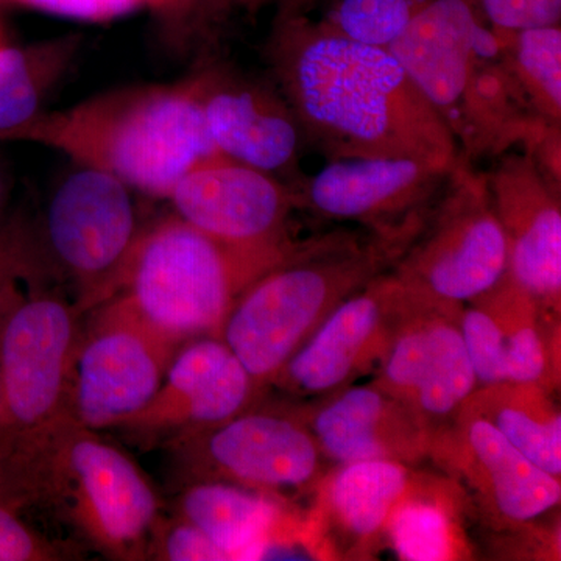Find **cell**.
I'll return each instance as SVG.
<instances>
[{"label": "cell", "mask_w": 561, "mask_h": 561, "mask_svg": "<svg viewBox=\"0 0 561 561\" xmlns=\"http://www.w3.org/2000/svg\"><path fill=\"white\" fill-rule=\"evenodd\" d=\"M268 61L302 136L330 161L412 158L446 171L460 164L451 133L387 47L284 7Z\"/></svg>", "instance_id": "6da1fadb"}, {"label": "cell", "mask_w": 561, "mask_h": 561, "mask_svg": "<svg viewBox=\"0 0 561 561\" xmlns=\"http://www.w3.org/2000/svg\"><path fill=\"white\" fill-rule=\"evenodd\" d=\"M387 49L451 133L467 164L530 149L552 125L530 108L496 32L468 0H431Z\"/></svg>", "instance_id": "7a4b0ae2"}, {"label": "cell", "mask_w": 561, "mask_h": 561, "mask_svg": "<svg viewBox=\"0 0 561 561\" xmlns=\"http://www.w3.org/2000/svg\"><path fill=\"white\" fill-rule=\"evenodd\" d=\"M11 140L41 144L125 184L169 198L173 186L214 146L192 81L125 88L70 108L41 113Z\"/></svg>", "instance_id": "3957f363"}, {"label": "cell", "mask_w": 561, "mask_h": 561, "mask_svg": "<svg viewBox=\"0 0 561 561\" xmlns=\"http://www.w3.org/2000/svg\"><path fill=\"white\" fill-rule=\"evenodd\" d=\"M405 249L408 243L364 230L306 239L291 256L242 291L220 339L267 397L295 351L345 298L390 271Z\"/></svg>", "instance_id": "277c9868"}, {"label": "cell", "mask_w": 561, "mask_h": 561, "mask_svg": "<svg viewBox=\"0 0 561 561\" xmlns=\"http://www.w3.org/2000/svg\"><path fill=\"white\" fill-rule=\"evenodd\" d=\"M7 478L14 504L51 505L103 556L149 559L160 501L135 461L99 432L65 420Z\"/></svg>", "instance_id": "5b68a950"}, {"label": "cell", "mask_w": 561, "mask_h": 561, "mask_svg": "<svg viewBox=\"0 0 561 561\" xmlns=\"http://www.w3.org/2000/svg\"><path fill=\"white\" fill-rule=\"evenodd\" d=\"M301 242L230 245L175 214L146 228L119 294L175 341L220 339L242 291L291 256Z\"/></svg>", "instance_id": "8992f818"}, {"label": "cell", "mask_w": 561, "mask_h": 561, "mask_svg": "<svg viewBox=\"0 0 561 561\" xmlns=\"http://www.w3.org/2000/svg\"><path fill=\"white\" fill-rule=\"evenodd\" d=\"M54 290L32 287L0 321V461L9 471L69 419L70 373L83 317Z\"/></svg>", "instance_id": "52a82bcc"}, {"label": "cell", "mask_w": 561, "mask_h": 561, "mask_svg": "<svg viewBox=\"0 0 561 561\" xmlns=\"http://www.w3.org/2000/svg\"><path fill=\"white\" fill-rule=\"evenodd\" d=\"M146 228L130 186L87 165L61 181L35 225L50 278L73 287L87 316L119 294Z\"/></svg>", "instance_id": "ba28073f"}, {"label": "cell", "mask_w": 561, "mask_h": 561, "mask_svg": "<svg viewBox=\"0 0 561 561\" xmlns=\"http://www.w3.org/2000/svg\"><path fill=\"white\" fill-rule=\"evenodd\" d=\"M165 446L184 483H232L290 504L312 494L330 468L300 416L267 397L249 411Z\"/></svg>", "instance_id": "9c48e42d"}, {"label": "cell", "mask_w": 561, "mask_h": 561, "mask_svg": "<svg viewBox=\"0 0 561 561\" xmlns=\"http://www.w3.org/2000/svg\"><path fill=\"white\" fill-rule=\"evenodd\" d=\"M413 294L467 305L504 279L508 247L486 173L461 161L415 239L391 267Z\"/></svg>", "instance_id": "30bf717a"}, {"label": "cell", "mask_w": 561, "mask_h": 561, "mask_svg": "<svg viewBox=\"0 0 561 561\" xmlns=\"http://www.w3.org/2000/svg\"><path fill=\"white\" fill-rule=\"evenodd\" d=\"M88 313L70 373L68 413L99 432L119 427L153 398L184 343L153 327L121 294Z\"/></svg>", "instance_id": "8fae6325"}, {"label": "cell", "mask_w": 561, "mask_h": 561, "mask_svg": "<svg viewBox=\"0 0 561 561\" xmlns=\"http://www.w3.org/2000/svg\"><path fill=\"white\" fill-rule=\"evenodd\" d=\"M461 306L408 289L389 345L371 375L373 382L416 413L432 437L451 426L478 390L461 337Z\"/></svg>", "instance_id": "7c38bea8"}, {"label": "cell", "mask_w": 561, "mask_h": 561, "mask_svg": "<svg viewBox=\"0 0 561 561\" xmlns=\"http://www.w3.org/2000/svg\"><path fill=\"white\" fill-rule=\"evenodd\" d=\"M454 171L412 158H348L328 162L295 192L298 208L321 219L409 245Z\"/></svg>", "instance_id": "4fadbf2b"}, {"label": "cell", "mask_w": 561, "mask_h": 561, "mask_svg": "<svg viewBox=\"0 0 561 561\" xmlns=\"http://www.w3.org/2000/svg\"><path fill=\"white\" fill-rule=\"evenodd\" d=\"M408 289L387 271L351 294L286 362L271 391L279 401L324 400L373 375L389 345Z\"/></svg>", "instance_id": "5bb4252c"}, {"label": "cell", "mask_w": 561, "mask_h": 561, "mask_svg": "<svg viewBox=\"0 0 561 561\" xmlns=\"http://www.w3.org/2000/svg\"><path fill=\"white\" fill-rule=\"evenodd\" d=\"M430 459L497 530L518 534L560 507V479L527 459L468 404L432 437Z\"/></svg>", "instance_id": "9a60e30c"}, {"label": "cell", "mask_w": 561, "mask_h": 561, "mask_svg": "<svg viewBox=\"0 0 561 561\" xmlns=\"http://www.w3.org/2000/svg\"><path fill=\"white\" fill-rule=\"evenodd\" d=\"M169 201L180 219L230 245L297 241L289 231L291 213L298 208L294 187L221 153L184 173Z\"/></svg>", "instance_id": "2e32d148"}, {"label": "cell", "mask_w": 561, "mask_h": 561, "mask_svg": "<svg viewBox=\"0 0 561 561\" xmlns=\"http://www.w3.org/2000/svg\"><path fill=\"white\" fill-rule=\"evenodd\" d=\"M486 181L507 239V275L546 316L560 320V190L546 180L526 147L497 157Z\"/></svg>", "instance_id": "e0dca14e"}, {"label": "cell", "mask_w": 561, "mask_h": 561, "mask_svg": "<svg viewBox=\"0 0 561 561\" xmlns=\"http://www.w3.org/2000/svg\"><path fill=\"white\" fill-rule=\"evenodd\" d=\"M264 398L227 343L198 337L181 346L153 398L119 427L165 443L224 423Z\"/></svg>", "instance_id": "ac0fdd59"}, {"label": "cell", "mask_w": 561, "mask_h": 561, "mask_svg": "<svg viewBox=\"0 0 561 561\" xmlns=\"http://www.w3.org/2000/svg\"><path fill=\"white\" fill-rule=\"evenodd\" d=\"M280 402L308 426L330 467L390 460L419 468L430 459L431 432L409 405L373 381L308 404Z\"/></svg>", "instance_id": "d6986e66"}, {"label": "cell", "mask_w": 561, "mask_h": 561, "mask_svg": "<svg viewBox=\"0 0 561 561\" xmlns=\"http://www.w3.org/2000/svg\"><path fill=\"white\" fill-rule=\"evenodd\" d=\"M413 468L400 461L334 465L313 490L302 516L305 541L319 559L367 560L383 546L391 508L408 489Z\"/></svg>", "instance_id": "ffe728a7"}, {"label": "cell", "mask_w": 561, "mask_h": 561, "mask_svg": "<svg viewBox=\"0 0 561 561\" xmlns=\"http://www.w3.org/2000/svg\"><path fill=\"white\" fill-rule=\"evenodd\" d=\"M191 81L221 154L273 176L295 168L302 131L283 95L227 70L206 69Z\"/></svg>", "instance_id": "44dd1931"}, {"label": "cell", "mask_w": 561, "mask_h": 561, "mask_svg": "<svg viewBox=\"0 0 561 561\" xmlns=\"http://www.w3.org/2000/svg\"><path fill=\"white\" fill-rule=\"evenodd\" d=\"M290 502L232 483H184L176 515L232 560H261L278 548L302 546V518Z\"/></svg>", "instance_id": "7402d4cb"}, {"label": "cell", "mask_w": 561, "mask_h": 561, "mask_svg": "<svg viewBox=\"0 0 561 561\" xmlns=\"http://www.w3.org/2000/svg\"><path fill=\"white\" fill-rule=\"evenodd\" d=\"M467 504V493L449 476L413 470L408 489L387 519L383 545L404 561L471 559V546L461 526Z\"/></svg>", "instance_id": "603a6c76"}, {"label": "cell", "mask_w": 561, "mask_h": 561, "mask_svg": "<svg viewBox=\"0 0 561 561\" xmlns=\"http://www.w3.org/2000/svg\"><path fill=\"white\" fill-rule=\"evenodd\" d=\"M472 301L485 306L500 327L507 382L537 383L556 391L560 383V320L546 316L508 275Z\"/></svg>", "instance_id": "cb8c5ba5"}, {"label": "cell", "mask_w": 561, "mask_h": 561, "mask_svg": "<svg viewBox=\"0 0 561 561\" xmlns=\"http://www.w3.org/2000/svg\"><path fill=\"white\" fill-rule=\"evenodd\" d=\"M553 393L537 383L479 387L467 404L552 478L561 479V415Z\"/></svg>", "instance_id": "d4e9b609"}, {"label": "cell", "mask_w": 561, "mask_h": 561, "mask_svg": "<svg viewBox=\"0 0 561 561\" xmlns=\"http://www.w3.org/2000/svg\"><path fill=\"white\" fill-rule=\"evenodd\" d=\"M77 36L27 49L0 47V140H11L43 111L41 103L79 49Z\"/></svg>", "instance_id": "484cf974"}, {"label": "cell", "mask_w": 561, "mask_h": 561, "mask_svg": "<svg viewBox=\"0 0 561 561\" xmlns=\"http://www.w3.org/2000/svg\"><path fill=\"white\" fill-rule=\"evenodd\" d=\"M505 60L534 113L546 124L561 125V27L497 31Z\"/></svg>", "instance_id": "4316f807"}, {"label": "cell", "mask_w": 561, "mask_h": 561, "mask_svg": "<svg viewBox=\"0 0 561 561\" xmlns=\"http://www.w3.org/2000/svg\"><path fill=\"white\" fill-rule=\"evenodd\" d=\"M313 2V0H311ZM309 2V3H311ZM320 18L335 32L370 46L389 47L431 0H328Z\"/></svg>", "instance_id": "83f0119b"}, {"label": "cell", "mask_w": 561, "mask_h": 561, "mask_svg": "<svg viewBox=\"0 0 561 561\" xmlns=\"http://www.w3.org/2000/svg\"><path fill=\"white\" fill-rule=\"evenodd\" d=\"M49 278L35 225L24 217L0 221V321L24 295L22 283L39 287Z\"/></svg>", "instance_id": "f1b7e54d"}, {"label": "cell", "mask_w": 561, "mask_h": 561, "mask_svg": "<svg viewBox=\"0 0 561 561\" xmlns=\"http://www.w3.org/2000/svg\"><path fill=\"white\" fill-rule=\"evenodd\" d=\"M460 331L478 389L507 382L504 339L489 309L479 301L461 306Z\"/></svg>", "instance_id": "f546056e"}, {"label": "cell", "mask_w": 561, "mask_h": 561, "mask_svg": "<svg viewBox=\"0 0 561 561\" xmlns=\"http://www.w3.org/2000/svg\"><path fill=\"white\" fill-rule=\"evenodd\" d=\"M149 559L161 561H228L213 541L179 516L158 519L149 546Z\"/></svg>", "instance_id": "4dcf8cb0"}, {"label": "cell", "mask_w": 561, "mask_h": 561, "mask_svg": "<svg viewBox=\"0 0 561 561\" xmlns=\"http://www.w3.org/2000/svg\"><path fill=\"white\" fill-rule=\"evenodd\" d=\"M476 13L491 28L522 31V28L559 25L561 0H468Z\"/></svg>", "instance_id": "1f68e13d"}, {"label": "cell", "mask_w": 561, "mask_h": 561, "mask_svg": "<svg viewBox=\"0 0 561 561\" xmlns=\"http://www.w3.org/2000/svg\"><path fill=\"white\" fill-rule=\"evenodd\" d=\"M68 559L57 545L22 522L14 505L0 502V561H57Z\"/></svg>", "instance_id": "d6a6232c"}, {"label": "cell", "mask_w": 561, "mask_h": 561, "mask_svg": "<svg viewBox=\"0 0 561 561\" xmlns=\"http://www.w3.org/2000/svg\"><path fill=\"white\" fill-rule=\"evenodd\" d=\"M31 9L73 18V20L103 22L116 20L142 5V0H0Z\"/></svg>", "instance_id": "836d02e7"}, {"label": "cell", "mask_w": 561, "mask_h": 561, "mask_svg": "<svg viewBox=\"0 0 561 561\" xmlns=\"http://www.w3.org/2000/svg\"><path fill=\"white\" fill-rule=\"evenodd\" d=\"M194 0H142V5H149L150 9L161 11V13H173L190 7Z\"/></svg>", "instance_id": "e575fe53"}, {"label": "cell", "mask_w": 561, "mask_h": 561, "mask_svg": "<svg viewBox=\"0 0 561 561\" xmlns=\"http://www.w3.org/2000/svg\"><path fill=\"white\" fill-rule=\"evenodd\" d=\"M0 502H7V504L14 505L11 500L9 481H7L5 470H3L2 461H0Z\"/></svg>", "instance_id": "d590c367"}, {"label": "cell", "mask_w": 561, "mask_h": 561, "mask_svg": "<svg viewBox=\"0 0 561 561\" xmlns=\"http://www.w3.org/2000/svg\"><path fill=\"white\" fill-rule=\"evenodd\" d=\"M7 195H9V186H7L5 173L0 165V221L3 220V208H5Z\"/></svg>", "instance_id": "8d00e7d4"}, {"label": "cell", "mask_w": 561, "mask_h": 561, "mask_svg": "<svg viewBox=\"0 0 561 561\" xmlns=\"http://www.w3.org/2000/svg\"><path fill=\"white\" fill-rule=\"evenodd\" d=\"M241 2L245 3H261L267 2V0H241ZM284 3V7H301L306 5V3L311 2V0H280Z\"/></svg>", "instance_id": "74e56055"}, {"label": "cell", "mask_w": 561, "mask_h": 561, "mask_svg": "<svg viewBox=\"0 0 561 561\" xmlns=\"http://www.w3.org/2000/svg\"><path fill=\"white\" fill-rule=\"evenodd\" d=\"M0 47H2V44H0Z\"/></svg>", "instance_id": "f35d334b"}]
</instances>
